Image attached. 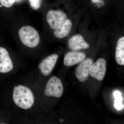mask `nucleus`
<instances>
[{
  "instance_id": "7",
  "label": "nucleus",
  "mask_w": 124,
  "mask_h": 124,
  "mask_svg": "<svg viewBox=\"0 0 124 124\" xmlns=\"http://www.w3.org/2000/svg\"><path fill=\"white\" fill-rule=\"evenodd\" d=\"M58 56L53 54L46 57L39 64V68L43 75L48 76L53 70L55 66Z\"/></svg>"
},
{
  "instance_id": "15",
  "label": "nucleus",
  "mask_w": 124,
  "mask_h": 124,
  "mask_svg": "<svg viewBox=\"0 0 124 124\" xmlns=\"http://www.w3.org/2000/svg\"><path fill=\"white\" fill-rule=\"evenodd\" d=\"M16 0H0V3L4 7L9 8L13 6Z\"/></svg>"
},
{
  "instance_id": "5",
  "label": "nucleus",
  "mask_w": 124,
  "mask_h": 124,
  "mask_svg": "<svg viewBox=\"0 0 124 124\" xmlns=\"http://www.w3.org/2000/svg\"><path fill=\"white\" fill-rule=\"evenodd\" d=\"M67 16L66 14L61 10H49L46 16V22L49 26L54 29L63 20L66 19Z\"/></svg>"
},
{
  "instance_id": "9",
  "label": "nucleus",
  "mask_w": 124,
  "mask_h": 124,
  "mask_svg": "<svg viewBox=\"0 0 124 124\" xmlns=\"http://www.w3.org/2000/svg\"><path fill=\"white\" fill-rule=\"evenodd\" d=\"M85 54L82 52H69L64 56L63 63L66 66H72L80 63L85 60Z\"/></svg>"
},
{
  "instance_id": "10",
  "label": "nucleus",
  "mask_w": 124,
  "mask_h": 124,
  "mask_svg": "<svg viewBox=\"0 0 124 124\" xmlns=\"http://www.w3.org/2000/svg\"><path fill=\"white\" fill-rule=\"evenodd\" d=\"M72 23L71 20L66 19L54 29V34L57 38H63L69 35L71 29Z\"/></svg>"
},
{
  "instance_id": "13",
  "label": "nucleus",
  "mask_w": 124,
  "mask_h": 124,
  "mask_svg": "<svg viewBox=\"0 0 124 124\" xmlns=\"http://www.w3.org/2000/svg\"><path fill=\"white\" fill-rule=\"evenodd\" d=\"M114 96L115 98L114 107L116 109L120 110L124 108V104H122L123 98L121 97V93L116 91L114 93Z\"/></svg>"
},
{
  "instance_id": "12",
  "label": "nucleus",
  "mask_w": 124,
  "mask_h": 124,
  "mask_svg": "<svg viewBox=\"0 0 124 124\" xmlns=\"http://www.w3.org/2000/svg\"><path fill=\"white\" fill-rule=\"evenodd\" d=\"M116 62L121 66L124 65V37H121L117 42L115 53Z\"/></svg>"
},
{
  "instance_id": "14",
  "label": "nucleus",
  "mask_w": 124,
  "mask_h": 124,
  "mask_svg": "<svg viewBox=\"0 0 124 124\" xmlns=\"http://www.w3.org/2000/svg\"><path fill=\"white\" fill-rule=\"evenodd\" d=\"M31 7L34 10H38L41 6L42 0H28Z\"/></svg>"
},
{
  "instance_id": "17",
  "label": "nucleus",
  "mask_w": 124,
  "mask_h": 124,
  "mask_svg": "<svg viewBox=\"0 0 124 124\" xmlns=\"http://www.w3.org/2000/svg\"><path fill=\"white\" fill-rule=\"evenodd\" d=\"M17 0H16V1H17Z\"/></svg>"
},
{
  "instance_id": "11",
  "label": "nucleus",
  "mask_w": 124,
  "mask_h": 124,
  "mask_svg": "<svg viewBox=\"0 0 124 124\" xmlns=\"http://www.w3.org/2000/svg\"><path fill=\"white\" fill-rule=\"evenodd\" d=\"M69 48L73 50L88 48L89 45L85 41L82 36L76 35L73 36L68 40Z\"/></svg>"
},
{
  "instance_id": "16",
  "label": "nucleus",
  "mask_w": 124,
  "mask_h": 124,
  "mask_svg": "<svg viewBox=\"0 0 124 124\" xmlns=\"http://www.w3.org/2000/svg\"><path fill=\"white\" fill-rule=\"evenodd\" d=\"M91 1L94 3H100L102 2L100 0H91Z\"/></svg>"
},
{
  "instance_id": "2",
  "label": "nucleus",
  "mask_w": 124,
  "mask_h": 124,
  "mask_svg": "<svg viewBox=\"0 0 124 124\" xmlns=\"http://www.w3.org/2000/svg\"><path fill=\"white\" fill-rule=\"evenodd\" d=\"M18 36L22 43L29 48H35L40 42L38 32L31 26H25L21 27L18 31Z\"/></svg>"
},
{
  "instance_id": "6",
  "label": "nucleus",
  "mask_w": 124,
  "mask_h": 124,
  "mask_svg": "<svg viewBox=\"0 0 124 124\" xmlns=\"http://www.w3.org/2000/svg\"><path fill=\"white\" fill-rule=\"evenodd\" d=\"M93 61L91 58L84 60L77 67L75 75L78 79L81 82H84L88 79L89 74V70Z\"/></svg>"
},
{
  "instance_id": "1",
  "label": "nucleus",
  "mask_w": 124,
  "mask_h": 124,
  "mask_svg": "<svg viewBox=\"0 0 124 124\" xmlns=\"http://www.w3.org/2000/svg\"><path fill=\"white\" fill-rule=\"evenodd\" d=\"M13 99L17 106L26 110L31 108L34 103L32 92L29 88L21 85L14 88Z\"/></svg>"
},
{
  "instance_id": "8",
  "label": "nucleus",
  "mask_w": 124,
  "mask_h": 124,
  "mask_svg": "<svg viewBox=\"0 0 124 124\" xmlns=\"http://www.w3.org/2000/svg\"><path fill=\"white\" fill-rule=\"evenodd\" d=\"M13 68V64L8 52L4 48L0 47V72H9Z\"/></svg>"
},
{
  "instance_id": "4",
  "label": "nucleus",
  "mask_w": 124,
  "mask_h": 124,
  "mask_svg": "<svg viewBox=\"0 0 124 124\" xmlns=\"http://www.w3.org/2000/svg\"><path fill=\"white\" fill-rule=\"evenodd\" d=\"M106 71V62L104 59H98L93 63L89 70L91 77L98 80L102 81L104 79Z\"/></svg>"
},
{
  "instance_id": "3",
  "label": "nucleus",
  "mask_w": 124,
  "mask_h": 124,
  "mask_svg": "<svg viewBox=\"0 0 124 124\" xmlns=\"http://www.w3.org/2000/svg\"><path fill=\"white\" fill-rule=\"evenodd\" d=\"M63 88L62 81L56 76L51 77L46 84L45 95L48 97L59 98L63 93Z\"/></svg>"
}]
</instances>
